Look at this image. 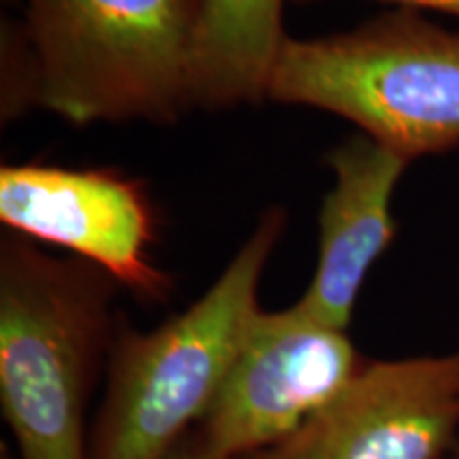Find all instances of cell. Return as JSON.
<instances>
[{"instance_id": "obj_1", "label": "cell", "mask_w": 459, "mask_h": 459, "mask_svg": "<svg viewBox=\"0 0 459 459\" xmlns=\"http://www.w3.org/2000/svg\"><path fill=\"white\" fill-rule=\"evenodd\" d=\"M117 283L82 257L0 238V404L20 459H88L85 415L107 372Z\"/></svg>"}, {"instance_id": "obj_2", "label": "cell", "mask_w": 459, "mask_h": 459, "mask_svg": "<svg viewBox=\"0 0 459 459\" xmlns=\"http://www.w3.org/2000/svg\"><path fill=\"white\" fill-rule=\"evenodd\" d=\"M285 223L281 206L264 211L215 283L156 330L119 319L88 459H169L187 428L203 423L262 311L260 281Z\"/></svg>"}, {"instance_id": "obj_3", "label": "cell", "mask_w": 459, "mask_h": 459, "mask_svg": "<svg viewBox=\"0 0 459 459\" xmlns=\"http://www.w3.org/2000/svg\"><path fill=\"white\" fill-rule=\"evenodd\" d=\"M203 0H24L39 107L71 124H172L194 108Z\"/></svg>"}, {"instance_id": "obj_4", "label": "cell", "mask_w": 459, "mask_h": 459, "mask_svg": "<svg viewBox=\"0 0 459 459\" xmlns=\"http://www.w3.org/2000/svg\"><path fill=\"white\" fill-rule=\"evenodd\" d=\"M268 100L338 115L411 162L459 147V32L395 9L347 32L287 39Z\"/></svg>"}, {"instance_id": "obj_5", "label": "cell", "mask_w": 459, "mask_h": 459, "mask_svg": "<svg viewBox=\"0 0 459 459\" xmlns=\"http://www.w3.org/2000/svg\"><path fill=\"white\" fill-rule=\"evenodd\" d=\"M347 330L291 304L251 321L198 443L223 459L271 449L328 406L361 368Z\"/></svg>"}, {"instance_id": "obj_6", "label": "cell", "mask_w": 459, "mask_h": 459, "mask_svg": "<svg viewBox=\"0 0 459 459\" xmlns=\"http://www.w3.org/2000/svg\"><path fill=\"white\" fill-rule=\"evenodd\" d=\"M0 221L11 232L71 251L141 302H166L172 279L152 257L158 217L145 183L113 169L4 164Z\"/></svg>"}, {"instance_id": "obj_7", "label": "cell", "mask_w": 459, "mask_h": 459, "mask_svg": "<svg viewBox=\"0 0 459 459\" xmlns=\"http://www.w3.org/2000/svg\"><path fill=\"white\" fill-rule=\"evenodd\" d=\"M459 443V351L366 359L300 429L247 459H446Z\"/></svg>"}, {"instance_id": "obj_8", "label": "cell", "mask_w": 459, "mask_h": 459, "mask_svg": "<svg viewBox=\"0 0 459 459\" xmlns=\"http://www.w3.org/2000/svg\"><path fill=\"white\" fill-rule=\"evenodd\" d=\"M409 164V158L364 132L330 149L334 187L321 204L317 264L298 308L349 330L366 277L395 237L392 200Z\"/></svg>"}, {"instance_id": "obj_9", "label": "cell", "mask_w": 459, "mask_h": 459, "mask_svg": "<svg viewBox=\"0 0 459 459\" xmlns=\"http://www.w3.org/2000/svg\"><path fill=\"white\" fill-rule=\"evenodd\" d=\"M285 0H203L194 54L192 99L200 108H228L268 96L287 43Z\"/></svg>"}, {"instance_id": "obj_10", "label": "cell", "mask_w": 459, "mask_h": 459, "mask_svg": "<svg viewBox=\"0 0 459 459\" xmlns=\"http://www.w3.org/2000/svg\"><path fill=\"white\" fill-rule=\"evenodd\" d=\"M3 117L13 119L39 107L37 65L24 24H3Z\"/></svg>"}, {"instance_id": "obj_11", "label": "cell", "mask_w": 459, "mask_h": 459, "mask_svg": "<svg viewBox=\"0 0 459 459\" xmlns=\"http://www.w3.org/2000/svg\"><path fill=\"white\" fill-rule=\"evenodd\" d=\"M294 3L307 4V3H315V0H294ZM383 3H395L400 4L402 9H415V11L428 9V11H440V13L459 17V0H383Z\"/></svg>"}, {"instance_id": "obj_12", "label": "cell", "mask_w": 459, "mask_h": 459, "mask_svg": "<svg viewBox=\"0 0 459 459\" xmlns=\"http://www.w3.org/2000/svg\"><path fill=\"white\" fill-rule=\"evenodd\" d=\"M169 459H223V457L213 455V453L206 451L198 440H192V443H183L177 446V449L170 453Z\"/></svg>"}, {"instance_id": "obj_13", "label": "cell", "mask_w": 459, "mask_h": 459, "mask_svg": "<svg viewBox=\"0 0 459 459\" xmlns=\"http://www.w3.org/2000/svg\"><path fill=\"white\" fill-rule=\"evenodd\" d=\"M449 459H459V443H457V446H455V451H453V455H451Z\"/></svg>"}]
</instances>
